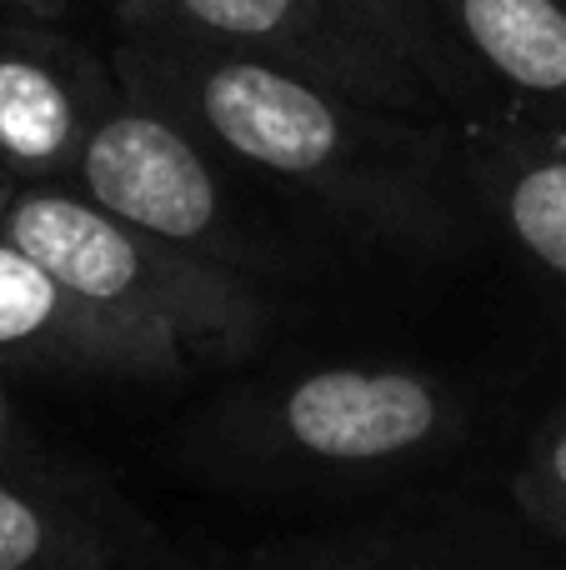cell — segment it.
Here are the masks:
<instances>
[{
  "instance_id": "obj_5",
  "label": "cell",
  "mask_w": 566,
  "mask_h": 570,
  "mask_svg": "<svg viewBox=\"0 0 566 570\" xmlns=\"http://www.w3.org/2000/svg\"><path fill=\"white\" fill-rule=\"evenodd\" d=\"M221 170L226 160L186 120L120 86L90 130L70 186L146 236L256 276V266H266V250L256 246Z\"/></svg>"
},
{
  "instance_id": "obj_15",
  "label": "cell",
  "mask_w": 566,
  "mask_h": 570,
  "mask_svg": "<svg viewBox=\"0 0 566 570\" xmlns=\"http://www.w3.org/2000/svg\"><path fill=\"white\" fill-rule=\"evenodd\" d=\"M10 190H16V186H6V180H0V216H6V206H10Z\"/></svg>"
},
{
  "instance_id": "obj_3",
  "label": "cell",
  "mask_w": 566,
  "mask_h": 570,
  "mask_svg": "<svg viewBox=\"0 0 566 570\" xmlns=\"http://www.w3.org/2000/svg\"><path fill=\"white\" fill-rule=\"evenodd\" d=\"M116 20L120 30H166L461 130L497 120L481 110V70L431 10L391 0H116Z\"/></svg>"
},
{
  "instance_id": "obj_13",
  "label": "cell",
  "mask_w": 566,
  "mask_h": 570,
  "mask_svg": "<svg viewBox=\"0 0 566 570\" xmlns=\"http://www.w3.org/2000/svg\"><path fill=\"white\" fill-rule=\"evenodd\" d=\"M0 6H20V10H36V16H50L46 0H0Z\"/></svg>"
},
{
  "instance_id": "obj_14",
  "label": "cell",
  "mask_w": 566,
  "mask_h": 570,
  "mask_svg": "<svg viewBox=\"0 0 566 570\" xmlns=\"http://www.w3.org/2000/svg\"><path fill=\"white\" fill-rule=\"evenodd\" d=\"M391 6H407V10H431V16H437V6H431V0H391Z\"/></svg>"
},
{
  "instance_id": "obj_11",
  "label": "cell",
  "mask_w": 566,
  "mask_h": 570,
  "mask_svg": "<svg viewBox=\"0 0 566 570\" xmlns=\"http://www.w3.org/2000/svg\"><path fill=\"white\" fill-rule=\"evenodd\" d=\"M481 80L541 136L566 140V0H431Z\"/></svg>"
},
{
  "instance_id": "obj_16",
  "label": "cell",
  "mask_w": 566,
  "mask_h": 570,
  "mask_svg": "<svg viewBox=\"0 0 566 570\" xmlns=\"http://www.w3.org/2000/svg\"><path fill=\"white\" fill-rule=\"evenodd\" d=\"M46 6H50V16H60V10L70 6V0H46Z\"/></svg>"
},
{
  "instance_id": "obj_6",
  "label": "cell",
  "mask_w": 566,
  "mask_h": 570,
  "mask_svg": "<svg viewBox=\"0 0 566 570\" xmlns=\"http://www.w3.org/2000/svg\"><path fill=\"white\" fill-rule=\"evenodd\" d=\"M20 6H0V176L70 186L100 110L120 90L110 60Z\"/></svg>"
},
{
  "instance_id": "obj_10",
  "label": "cell",
  "mask_w": 566,
  "mask_h": 570,
  "mask_svg": "<svg viewBox=\"0 0 566 570\" xmlns=\"http://www.w3.org/2000/svg\"><path fill=\"white\" fill-rule=\"evenodd\" d=\"M461 150L481 226L566 301V140L527 120H481L461 130Z\"/></svg>"
},
{
  "instance_id": "obj_7",
  "label": "cell",
  "mask_w": 566,
  "mask_h": 570,
  "mask_svg": "<svg viewBox=\"0 0 566 570\" xmlns=\"http://www.w3.org/2000/svg\"><path fill=\"white\" fill-rule=\"evenodd\" d=\"M170 546L116 485L76 465L0 461V570L166 566Z\"/></svg>"
},
{
  "instance_id": "obj_1",
  "label": "cell",
  "mask_w": 566,
  "mask_h": 570,
  "mask_svg": "<svg viewBox=\"0 0 566 570\" xmlns=\"http://www.w3.org/2000/svg\"><path fill=\"white\" fill-rule=\"evenodd\" d=\"M120 86L186 120L226 166L311 196L361 236L447 256L481 226L461 126L361 100L216 46L120 30Z\"/></svg>"
},
{
  "instance_id": "obj_8",
  "label": "cell",
  "mask_w": 566,
  "mask_h": 570,
  "mask_svg": "<svg viewBox=\"0 0 566 570\" xmlns=\"http://www.w3.org/2000/svg\"><path fill=\"white\" fill-rule=\"evenodd\" d=\"M0 361L106 381H170L191 371L186 351L90 305L10 236H0Z\"/></svg>"
},
{
  "instance_id": "obj_4",
  "label": "cell",
  "mask_w": 566,
  "mask_h": 570,
  "mask_svg": "<svg viewBox=\"0 0 566 570\" xmlns=\"http://www.w3.org/2000/svg\"><path fill=\"white\" fill-rule=\"evenodd\" d=\"M0 236L56 271L90 305L201 361H241L266 335L256 281L201 250L146 236L76 186H16Z\"/></svg>"
},
{
  "instance_id": "obj_2",
  "label": "cell",
  "mask_w": 566,
  "mask_h": 570,
  "mask_svg": "<svg viewBox=\"0 0 566 570\" xmlns=\"http://www.w3.org/2000/svg\"><path fill=\"white\" fill-rule=\"evenodd\" d=\"M471 441L457 381L401 361H326L231 385L180 435V461L231 495L281 505L387 501Z\"/></svg>"
},
{
  "instance_id": "obj_9",
  "label": "cell",
  "mask_w": 566,
  "mask_h": 570,
  "mask_svg": "<svg viewBox=\"0 0 566 570\" xmlns=\"http://www.w3.org/2000/svg\"><path fill=\"white\" fill-rule=\"evenodd\" d=\"M566 546L541 531L511 535V525L471 511H391L377 521L306 531L291 541H261L241 551V566L261 570H487V566H531L557 561Z\"/></svg>"
},
{
  "instance_id": "obj_12",
  "label": "cell",
  "mask_w": 566,
  "mask_h": 570,
  "mask_svg": "<svg viewBox=\"0 0 566 570\" xmlns=\"http://www.w3.org/2000/svg\"><path fill=\"white\" fill-rule=\"evenodd\" d=\"M507 495L521 521L566 546V401L527 435L507 475Z\"/></svg>"
},
{
  "instance_id": "obj_17",
  "label": "cell",
  "mask_w": 566,
  "mask_h": 570,
  "mask_svg": "<svg viewBox=\"0 0 566 570\" xmlns=\"http://www.w3.org/2000/svg\"><path fill=\"white\" fill-rule=\"evenodd\" d=\"M0 180H6V176H0ZM6 186H10V180H6Z\"/></svg>"
}]
</instances>
